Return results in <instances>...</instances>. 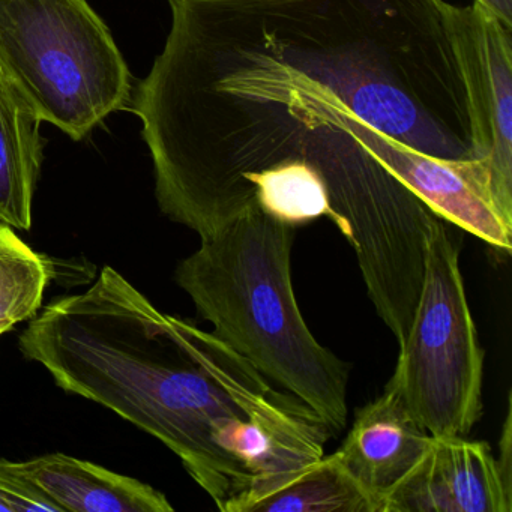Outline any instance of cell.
I'll return each mask as SVG.
<instances>
[{"mask_svg":"<svg viewBox=\"0 0 512 512\" xmlns=\"http://www.w3.org/2000/svg\"><path fill=\"white\" fill-rule=\"evenodd\" d=\"M140 82L161 212L211 235L245 179L293 164L322 179L368 287L424 263L433 212L385 163L392 143L443 163L484 157L446 0H169Z\"/></svg>","mask_w":512,"mask_h":512,"instance_id":"1","label":"cell"},{"mask_svg":"<svg viewBox=\"0 0 512 512\" xmlns=\"http://www.w3.org/2000/svg\"><path fill=\"white\" fill-rule=\"evenodd\" d=\"M203 335L106 266L86 292L31 319L19 346L68 394L161 440L217 508L232 512L251 478L215 443L214 428L220 419L250 418L209 371Z\"/></svg>","mask_w":512,"mask_h":512,"instance_id":"2","label":"cell"},{"mask_svg":"<svg viewBox=\"0 0 512 512\" xmlns=\"http://www.w3.org/2000/svg\"><path fill=\"white\" fill-rule=\"evenodd\" d=\"M295 232L250 206L202 238L179 263L176 283L215 337L340 433L350 368L313 337L299 311L290 269Z\"/></svg>","mask_w":512,"mask_h":512,"instance_id":"3","label":"cell"},{"mask_svg":"<svg viewBox=\"0 0 512 512\" xmlns=\"http://www.w3.org/2000/svg\"><path fill=\"white\" fill-rule=\"evenodd\" d=\"M0 76L73 140L133 98L127 62L86 0H0Z\"/></svg>","mask_w":512,"mask_h":512,"instance_id":"4","label":"cell"},{"mask_svg":"<svg viewBox=\"0 0 512 512\" xmlns=\"http://www.w3.org/2000/svg\"><path fill=\"white\" fill-rule=\"evenodd\" d=\"M484 350L467 304L460 245L433 215L412 325L388 385L431 437H466L482 415Z\"/></svg>","mask_w":512,"mask_h":512,"instance_id":"5","label":"cell"},{"mask_svg":"<svg viewBox=\"0 0 512 512\" xmlns=\"http://www.w3.org/2000/svg\"><path fill=\"white\" fill-rule=\"evenodd\" d=\"M454 22L484 148L470 176L512 229V31L476 2L455 7Z\"/></svg>","mask_w":512,"mask_h":512,"instance_id":"6","label":"cell"},{"mask_svg":"<svg viewBox=\"0 0 512 512\" xmlns=\"http://www.w3.org/2000/svg\"><path fill=\"white\" fill-rule=\"evenodd\" d=\"M511 500L487 442L433 437L382 512H511Z\"/></svg>","mask_w":512,"mask_h":512,"instance_id":"7","label":"cell"},{"mask_svg":"<svg viewBox=\"0 0 512 512\" xmlns=\"http://www.w3.org/2000/svg\"><path fill=\"white\" fill-rule=\"evenodd\" d=\"M433 437L413 418L392 386L356 413L335 452L344 469L382 512L386 497L422 460Z\"/></svg>","mask_w":512,"mask_h":512,"instance_id":"8","label":"cell"},{"mask_svg":"<svg viewBox=\"0 0 512 512\" xmlns=\"http://www.w3.org/2000/svg\"><path fill=\"white\" fill-rule=\"evenodd\" d=\"M62 512H172L167 497L151 485L65 454L10 461Z\"/></svg>","mask_w":512,"mask_h":512,"instance_id":"9","label":"cell"},{"mask_svg":"<svg viewBox=\"0 0 512 512\" xmlns=\"http://www.w3.org/2000/svg\"><path fill=\"white\" fill-rule=\"evenodd\" d=\"M43 122L0 76V224L32 227V208L46 140Z\"/></svg>","mask_w":512,"mask_h":512,"instance_id":"10","label":"cell"},{"mask_svg":"<svg viewBox=\"0 0 512 512\" xmlns=\"http://www.w3.org/2000/svg\"><path fill=\"white\" fill-rule=\"evenodd\" d=\"M250 512H376V506L334 452L257 500Z\"/></svg>","mask_w":512,"mask_h":512,"instance_id":"11","label":"cell"},{"mask_svg":"<svg viewBox=\"0 0 512 512\" xmlns=\"http://www.w3.org/2000/svg\"><path fill=\"white\" fill-rule=\"evenodd\" d=\"M52 277V263L0 224V335L37 316Z\"/></svg>","mask_w":512,"mask_h":512,"instance_id":"12","label":"cell"},{"mask_svg":"<svg viewBox=\"0 0 512 512\" xmlns=\"http://www.w3.org/2000/svg\"><path fill=\"white\" fill-rule=\"evenodd\" d=\"M62 512L40 488L0 460V512Z\"/></svg>","mask_w":512,"mask_h":512,"instance_id":"13","label":"cell"},{"mask_svg":"<svg viewBox=\"0 0 512 512\" xmlns=\"http://www.w3.org/2000/svg\"><path fill=\"white\" fill-rule=\"evenodd\" d=\"M511 394H508V407L506 418L503 422L502 436H500V458L496 460L503 484L511 490V464H512V436H511Z\"/></svg>","mask_w":512,"mask_h":512,"instance_id":"14","label":"cell"},{"mask_svg":"<svg viewBox=\"0 0 512 512\" xmlns=\"http://www.w3.org/2000/svg\"><path fill=\"white\" fill-rule=\"evenodd\" d=\"M512 31V0H473Z\"/></svg>","mask_w":512,"mask_h":512,"instance_id":"15","label":"cell"}]
</instances>
